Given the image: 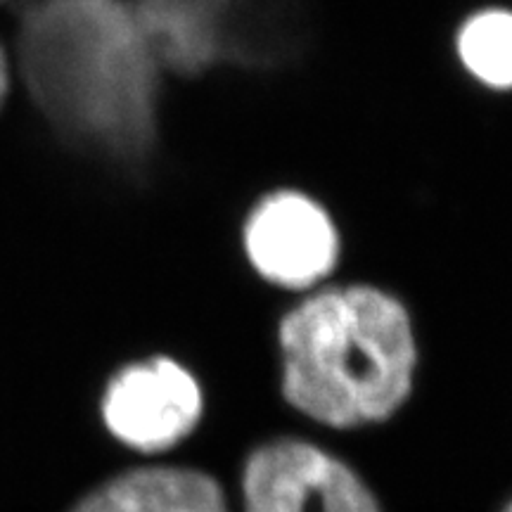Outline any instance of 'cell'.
Listing matches in <instances>:
<instances>
[{
	"label": "cell",
	"mask_w": 512,
	"mask_h": 512,
	"mask_svg": "<svg viewBox=\"0 0 512 512\" xmlns=\"http://www.w3.org/2000/svg\"><path fill=\"white\" fill-rule=\"evenodd\" d=\"M22 72L41 110L83 143L140 155L155 133V55L121 0H46L27 12Z\"/></svg>",
	"instance_id": "6da1fadb"
},
{
	"label": "cell",
	"mask_w": 512,
	"mask_h": 512,
	"mask_svg": "<svg viewBox=\"0 0 512 512\" xmlns=\"http://www.w3.org/2000/svg\"><path fill=\"white\" fill-rule=\"evenodd\" d=\"M285 399L330 427L387 420L406 401L418 361L399 299L370 285L325 290L280 323Z\"/></svg>",
	"instance_id": "7a4b0ae2"
},
{
	"label": "cell",
	"mask_w": 512,
	"mask_h": 512,
	"mask_svg": "<svg viewBox=\"0 0 512 512\" xmlns=\"http://www.w3.org/2000/svg\"><path fill=\"white\" fill-rule=\"evenodd\" d=\"M242 491L247 512H380L354 470L294 439L254 451Z\"/></svg>",
	"instance_id": "3957f363"
},
{
	"label": "cell",
	"mask_w": 512,
	"mask_h": 512,
	"mask_svg": "<svg viewBox=\"0 0 512 512\" xmlns=\"http://www.w3.org/2000/svg\"><path fill=\"white\" fill-rule=\"evenodd\" d=\"M245 247L256 271L292 290L320 283L339 259V235L328 211L292 190L256 204L245 226Z\"/></svg>",
	"instance_id": "277c9868"
},
{
	"label": "cell",
	"mask_w": 512,
	"mask_h": 512,
	"mask_svg": "<svg viewBox=\"0 0 512 512\" xmlns=\"http://www.w3.org/2000/svg\"><path fill=\"white\" fill-rule=\"evenodd\" d=\"M200 415L202 394L195 377L169 358L124 368L102 396V418L110 432L143 453L176 446Z\"/></svg>",
	"instance_id": "5b68a950"
},
{
	"label": "cell",
	"mask_w": 512,
	"mask_h": 512,
	"mask_svg": "<svg viewBox=\"0 0 512 512\" xmlns=\"http://www.w3.org/2000/svg\"><path fill=\"white\" fill-rule=\"evenodd\" d=\"M72 512H228L221 486L183 467H145L110 479Z\"/></svg>",
	"instance_id": "8992f818"
},
{
	"label": "cell",
	"mask_w": 512,
	"mask_h": 512,
	"mask_svg": "<svg viewBox=\"0 0 512 512\" xmlns=\"http://www.w3.org/2000/svg\"><path fill=\"white\" fill-rule=\"evenodd\" d=\"M226 0H140L133 10L157 62L197 72L219 55Z\"/></svg>",
	"instance_id": "52a82bcc"
},
{
	"label": "cell",
	"mask_w": 512,
	"mask_h": 512,
	"mask_svg": "<svg viewBox=\"0 0 512 512\" xmlns=\"http://www.w3.org/2000/svg\"><path fill=\"white\" fill-rule=\"evenodd\" d=\"M458 57L479 83L512 91V12L484 10L460 27Z\"/></svg>",
	"instance_id": "ba28073f"
},
{
	"label": "cell",
	"mask_w": 512,
	"mask_h": 512,
	"mask_svg": "<svg viewBox=\"0 0 512 512\" xmlns=\"http://www.w3.org/2000/svg\"><path fill=\"white\" fill-rule=\"evenodd\" d=\"M10 91V69H8V57H5L3 48H0V105H3L5 95Z\"/></svg>",
	"instance_id": "9c48e42d"
},
{
	"label": "cell",
	"mask_w": 512,
	"mask_h": 512,
	"mask_svg": "<svg viewBox=\"0 0 512 512\" xmlns=\"http://www.w3.org/2000/svg\"><path fill=\"white\" fill-rule=\"evenodd\" d=\"M503 512H512V501H510V503H508V508H505V510H503Z\"/></svg>",
	"instance_id": "30bf717a"
}]
</instances>
